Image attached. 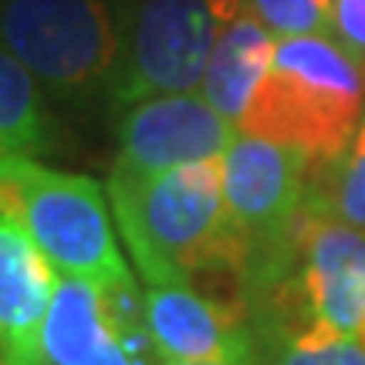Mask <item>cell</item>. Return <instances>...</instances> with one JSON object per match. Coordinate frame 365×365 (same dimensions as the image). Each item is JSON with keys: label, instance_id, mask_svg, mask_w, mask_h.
<instances>
[{"label": "cell", "instance_id": "obj_1", "mask_svg": "<svg viewBox=\"0 0 365 365\" xmlns=\"http://www.w3.org/2000/svg\"><path fill=\"white\" fill-rule=\"evenodd\" d=\"M108 203L145 284H180L203 271L244 274V247L223 196V159L145 180L108 176Z\"/></svg>", "mask_w": 365, "mask_h": 365}, {"label": "cell", "instance_id": "obj_2", "mask_svg": "<svg viewBox=\"0 0 365 365\" xmlns=\"http://www.w3.org/2000/svg\"><path fill=\"white\" fill-rule=\"evenodd\" d=\"M362 115L365 65L335 34H298L277 38L237 129L291 145L322 166L345 153Z\"/></svg>", "mask_w": 365, "mask_h": 365}, {"label": "cell", "instance_id": "obj_3", "mask_svg": "<svg viewBox=\"0 0 365 365\" xmlns=\"http://www.w3.org/2000/svg\"><path fill=\"white\" fill-rule=\"evenodd\" d=\"M0 217L21 223L58 274L105 287L135 284L112 203L91 176L51 170L34 156H0Z\"/></svg>", "mask_w": 365, "mask_h": 365}, {"label": "cell", "instance_id": "obj_4", "mask_svg": "<svg viewBox=\"0 0 365 365\" xmlns=\"http://www.w3.org/2000/svg\"><path fill=\"white\" fill-rule=\"evenodd\" d=\"M0 44L44 91L85 102L112 88L125 31L108 0H0Z\"/></svg>", "mask_w": 365, "mask_h": 365}, {"label": "cell", "instance_id": "obj_5", "mask_svg": "<svg viewBox=\"0 0 365 365\" xmlns=\"http://www.w3.org/2000/svg\"><path fill=\"white\" fill-rule=\"evenodd\" d=\"M312 159L264 135L237 132L223 153V196L240 247L244 277L274 287L294 257L298 227L308 210Z\"/></svg>", "mask_w": 365, "mask_h": 365}, {"label": "cell", "instance_id": "obj_6", "mask_svg": "<svg viewBox=\"0 0 365 365\" xmlns=\"http://www.w3.org/2000/svg\"><path fill=\"white\" fill-rule=\"evenodd\" d=\"M250 0H139L108 98L118 108L149 95L200 91L217 41Z\"/></svg>", "mask_w": 365, "mask_h": 365}, {"label": "cell", "instance_id": "obj_7", "mask_svg": "<svg viewBox=\"0 0 365 365\" xmlns=\"http://www.w3.org/2000/svg\"><path fill=\"white\" fill-rule=\"evenodd\" d=\"M48 365H159L143 301L129 287H105L88 277L58 274L48 322Z\"/></svg>", "mask_w": 365, "mask_h": 365}, {"label": "cell", "instance_id": "obj_8", "mask_svg": "<svg viewBox=\"0 0 365 365\" xmlns=\"http://www.w3.org/2000/svg\"><path fill=\"white\" fill-rule=\"evenodd\" d=\"M237 122L217 112L200 91L149 95L125 108L118 153L108 176L145 180L200 159H223L237 139Z\"/></svg>", "mask_w": 365, "mask_h": 365}, {"label": "cell", "instance_id": "obj_9", "mask_svg": "<svg viewBox=\"0 0 365 365\" xmlns=\"http://www.w3.org/2000/svg\"><path fill=\"white\" fill-rule=\"evenodd\" d=\"M291 261L301 322L365 341V230L308 203Z\"/></svg>", "mask_w": 365, "mask_h": 365}, {"label": "cell", "instance_id": "obj_10", "mask_svg": "<svg viewBox=\"0 0 365 365\" xmlns=\"http://www.w3.org/2000/svg\"><path fill=\"white\" fill-rule=\"evenodd\" d=\"M143 314L163 362L261 365V341L247 314L237 304L207 298L190 281L149 284Z\"/></svg>", "mask_w": 365, "mask_h": 365}, {"label": "cell", "instance_id": "obj_11", "mask_svg": "<svg viewBox=\"0 0 365 365\" xmlns=\"http://www.w3.org/2000/svg\"><path fill=\"white\" fill-rule=\"evenodd\" d=\"M58 271L38 240L0 217V365H48L44 322Z\"/></svg>", "mask_w": 365, "mask_h": 365}, {"label": "cell", "instance_id": "obj_12", "mask_svg": "<svg viewBox=\"0 0 365 365\" xmlns=\"http://www.w3.org/2000/svg\"><path fill=\"white\" fill-rule=\"evenodd\" d=\"M274 48L277 34L247 7L217 41L200 81V95L230 122H240L264 71L271 68Z\"/></svg>", "mask_w": 365, "mask_h": 365}, {"label": "cell", "instance_id": "obj_13", "mask_svg": "<svg viewBox=\"0 0 365 365\" xmlns=\"http://www.w3.org/2000/svg\"><path fill=\"white\" fill-rule=\"evenodd\" d=\"M51 143V118L38 78L0 44V156H38Z\"/></svg>", "mask_w": 365, "mask_h": 365}, {"label": "cell", "instance_id": "obj_14", "mask_svg": "<svg viewBox=\"0 0 365 365\" xmlns=\"http://www.w3.org/2000/svg\"><path fill=\"white\" fill-rule=\"evenodd\" d=\"M261 365H365V341L314 322L264 325L257 331Z\"/></svg>", "mask_w": 365, "mask_h": 365}, {"label": "cell", "instance_id": "obj_15", "mask_svg": "<svg viewBox=\"0 0 365 365\" xmlns=\"http://www.w3.org/2000/svg\"><path fill=\"white\" fill-rule=\"evenodd\" d=\"M322 176L308 182V203L322 213L365 230V115L352 143L331 163H322Z\"/></svg>", "mask_w": 365, "mask_h": 365}, {"label": "cell", "instance_id": "obj_16", "mask_svg": "<svg viewBox=\"0 0 365 365\" xmlns=\"http://www.w3.org/2000/svg\"><path fill=\"white\" fill-rule=\"evenodd\" d=\"M250 11L257 14L277 38L331 34L335 0H250Z\"/></svg>", "mask_w": 365, "mask_h": 365}, {"label": "cell", "instance_id": "obj_17", "mask_svg": "<svg viewBox=\"0 0 365 365\" xmlns=\"http://www.w3.org/2000/svg\"><path fill=\"white\" fill-rule=\"evenodd\" d=\"M331 34L341 41L345 51L365 65V0H335Z\"/></svg>", "mask_w": 365, "mask_h": 365}, {"label": "cell", "instance_id": "obj_18", "mask_svg": "<svg viewBox=\"0 0 365 365\" xmlns=\"http://www.w3.org/2000/svg\"><path fill=\"white\" fill-rule=\"evenodd\" d=\"M159 365H227V362H159Z\"/></svg>", "mask_w": 365, "mask_h": 365}]
</instances>
